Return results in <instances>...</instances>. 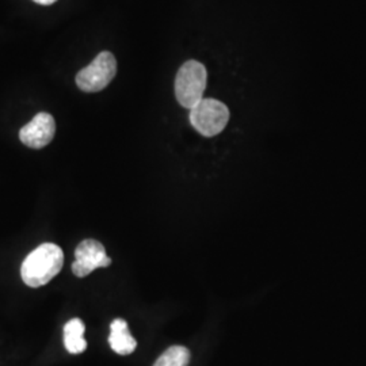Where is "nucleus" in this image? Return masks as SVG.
<instances>
[{"label": "nucleus", "instance_id": "f257e3e1", "mask_svg": "<svg viewBox=\"0 0 366 366\" xmlns=\"http://www.w3.org/2000/svg\"><path fill=\"white\" fill-rule=\"evenodd\" d=\"M63 264L64 254L61 249L53 243H44L27 255L21 267V275L27 287L39 288L59 274Z\"/></svg>", "mask_w": 366, "mask_h": 366}, {"label": "nucleus", "instance_id": "7ed1b4c3", "mask_svg": "<svg viewBox=\"0 0 366 366\" xmlns=\"http://www.w3.org/2000/svg\"><path fill=\"white\" fill-rule=\"evenodd\" d=\"M229 121V110L217 99L204 98L190 109V122L198 133L213 137L224 131Z\"/></svg>", "mask_w": 366, "mask_h": 366}, {"label": "nucleus", "instance_id": "0eeeda50", "mask_svg": "<svg viewBox=\"0 0 366 366\" xmlns=\"http://www.w3.org/2000/svg\"><path fill=\"white\" fill-rule=\"evenodd\" d=\"M109 343H110L113 352H116L119 355H128V354L133 353L137 346V342L129 332L128 323L122 319L113 320V323L110 326Z\"/></svg>", "mask_w": 366, "mask_h": 366}, {"label": "nucleus", "instance_id": "1a4fd4ad", "mask_svg": "<svg viewBox=\"0 0 366 366\" xmlns=\"http://www.w3.org/2000/svg\"><path fill=\"white\" fill-rule=\"evenodd\" d=\"M190 353L183 346H172L162 354L154 366H187Z\"/></svg>", "mask_w": 366, "mask_h": 366}, {"label": "nucleus", "instance_id": "6e6552de", "mask_svg": "<svg viewBox=\"0 0 366 366\" xmlns=\"http://www.w3.org/2000/svg\"><path fill=\"white\" fill-rule=\"evenodd\" d=\"M84 330V323L78 317L71 319L64 326V345L68 353L80 354L87 349V342L83 337Z\"/></svg>", "mask_w": 366, "mask_h": 366}, {"label": "nucleus", "instance_id": "9d476101", "mask_svg": "<svg viewBox=\"0 0 366 366\" xmlns=\"http://www.w3.org/2000/svg\"><path fill=\"white\" fill-rule=\"evenodd\" d=\"M33 1H36V3H39V4H42V6H49V4H53V3L57 1V0H33Z\"/></svg>", "mask_w": 366, "mask_h": 366}, {"label": "nucleus", "instance_id": "20e7f679", "mask_svg": "<svg viewBox=\"0 0 366 366\" xmlns=\"http://www.w3.org/2000/svg\"><path fill=\"white\" fill-rule=\"evenodd\" d=\"M117 74V61L113 53L101 52L90 66L79 71L76 84L81 92H98L106 89Z\"/></svg>", "mask_w": 366, "mask_h": 366}, {"label": "nucleus", "instance_id": "39448f33", "mask_svg": "<svg viewBox=\"0 0 366 366\" xmlns=\"http://www.w3.org/2000/svg\"><path fill=\"white\" fill-rule=\"evenodd\" d=\"M112 259L106 255L105 247L94 239L83 240L75 249L72 272L76 277H87L99 267L110 266Z\"/></svg>", "mask_w": 366, "mask_h": 366}, {"label": "nucleus", "instance_id": "f03ea898", "mask_svg": "<svg viewBox=\"0 0 366 366\" xmlns=\"http://www.w3.org/2000/svg\"><path fill=\"white\" fill-rule=\"evenodd\" d=\"M208 74L205 66L196 60L186 61L175 78V97L179 105L193 109L204 99Z\"/></svg>", "mask_w": 366, "mask_h": 366}, {"label": "nucleus", "instance_id": "423d86ee", "mask_svg": "<svg viewBox=\"0 0 366 366\" xmlns=\"http://www.w3.org/2000/svg\"><path fill=\"white\" fill-rule=\"evenodd\" d=\"M54 133V118L48 113H39L19 131V139L29 148L41 149L52 142Z\"/></svg>", "mask_w": 366, "mask_h": 366}]
</instances>
